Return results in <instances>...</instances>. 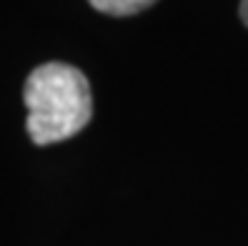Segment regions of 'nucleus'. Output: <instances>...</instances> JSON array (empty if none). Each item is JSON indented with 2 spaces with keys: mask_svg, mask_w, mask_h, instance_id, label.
<instances>
[{
  "mask_svg": "<svg viewBox=\"0 0 248 246\" xmlns=\"http://www.w3.org/2000/svg\"><path fill=\"white\" fill-rule=\"evenodd\" d=\"M23 98L28 106V136L35 146L73 138L93 115L88 78L68 63L38 66L25 81Z\"/></svg>",
  "mask_w": 248,
  "mask_h": 246,
  "instance_id": "nucleus-1",
  "label": "nucleus"
},
{
  "mask_svg": "<svg viewBox=\"0 0 248 246\" xmlns=\"http://www.w3.org/2000/svg\"><path fill=\"white\" fill-rule=\"evenodd\" d=\"M88 3H91L98 13L123 18V16H136V13L151 8L155 0H88Z\"/></svg>",
  "mask_w": 248,
  "mask_h": 246,
  "instance_id": "nucleus-2",
  "label": "nucleus"
},
{
  "mask_svg": "<svg viewBox=\"0 0 248 246\" xmlns=\"http://www.w3.org/2000/svg\"><path fill=\"white\" fill-rule=\"evenodd\" d=\"M241 18H243V23L248 25V0H241Z\"/></svg>",
  "mask_w": 248,
  "mask_h": 246,
  "instance_id": "nucleus-3",
  "label": "nucleus"
}]
</instances>
